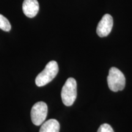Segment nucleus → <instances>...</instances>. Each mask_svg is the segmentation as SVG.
I'll return each instance as SVG.
<instances>
[{"mask_svg": "<svg viewBox=\"0 0 132 132\" xmlns=\"http://www.w3.org/2000/svg\"><path fill=\"white\" fill-rule=\"evenodd\" d=\"M59 72L58 64L55 61H51L46 65L45 69L36 78V84L37 86H44L55 78Z\"/></svg>", "mask_w": 132, "mask_h": 132, "instance_id": "f257e3e1", "label": "nucleus"}, {"mask_svg": "<svg viewBox=\"0 0 132 132\" xmlns=\"http://www.w3.org/2000/svg\"><path fill=\"white\" fill-rule=\"evenodd\" d=\"M77 95V81L73 78H69L66 80L62 88V101L65 106H70L75 102Z\"/></svg>", "mask_w": 132, "mask_h": 132, "instance_id": "f03ea898", "label": "nucleus"}, {"mask_svg": "<svg viewBox=\"0 0 132 132\" xmlns=\"http://www.w3.org/2000/svg\"><path fill=\"white\" fill-rule=\"evenodd\" d=\"M107 82L110 89L113 92L122 90L125 86V78L122 72L116 67H111L109 70Z\"/></svg>", "mask_w": 132, "mask_h": 132, "instance_id": "7ed1b4c3", "label": "nucleus"}, {"mask_svg": "<svg viewBox=\"0 0 132 132\" xmlns=\"http://www.w3.org/2000/svg\"><path fill=\"white\" fill-rule=\"evenodd\" d=\"M48 113L47 105L44 102H37L33 105L31 111V118L32 123L39 126L45 121Z\"/></svg>", "mask_w": 132, "mask_h": 132, "instance_id": "20e7f679", "label": "nucleus"}, {"mask_svg": "<svg viewBox=\"0 0 132 132\" xmlns=\"http://www.w3.org/2000/svg\"><path fill=\"white\" fill-rule=\"evenodd\" d=\"M113 26V19L111 15H104L97 25V34L100 37H106L111 32Z\"/></svg>", "mask_w": 132, "mask_h": 132, "instance_id": "39448f33", "label": "nucleus"}, {"mask_svg": "<svg viewBox=\"0 0 132 132\" xmlns=\"http://www.w3.org/2000/svg\"><path fill=\"white\" fill-rule=\"evenodd\" d=\"M23 12L26 16L33 18L39 11V4L37 0H24L22 6Z\"/></svg>", "mask_w": 132, "mask_h": 132, "instance_id": "423d86ee", "label": "nucleus"}, {"mask_svg": "<svg viewBox=\"0 0 132 132\" xmlns=\"http://www.w3.org/2000/svg\"><path fill=\"white\" fill-rule=\"evenodd\" d=\"M60 125L57 120L52 119L42 123L39 132H59Z\"/></svg>", "mask_w": 132, "mask_h": 132, "instance_id": "0eeeda50", "label": "nucleus"}, {"mask_svg": "<svg viewBox=\"0 0 132 132\" xmlns=\"http://www.w3.org/2000/svg\"><path fill=\"white\" fill-rule=\"evenodd\" d=\"M0 29L7 32L11 29V25L9 21L1 14H0Z\"/></svg>", "mask_w": 132, "mask_h": 132, "instance_id": "6e6552de", "label": "nucleus"}, {"mask_svg": "<svg viewBox=\"0 0 132 132\" xmlns=\"http://www.w3.org/2000/svg\"><path fill=\"white\" fill-rule=\"evenodd\" d=\"M97 132H114L113 128L108 123H103L98 128Z\"/></svg>", "mask_w": 132, "mask_h": 132, "instance_id": "1a4fd4ad", "label": "nucleus"}]
</instances>
